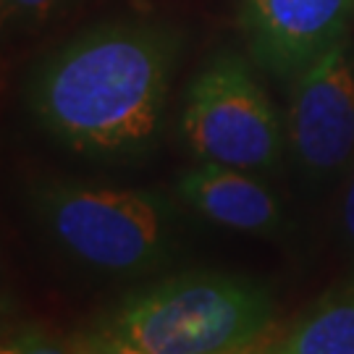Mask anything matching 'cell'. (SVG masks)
<instances>
[{"mask_svg":"<svg viewBox=\"0 0 354 354\" xmlns=\"http://www.w3.org/2000/svg\"><path fill=\"white\" fill-rule=\"evenodd\" d=\"M68 0H0L3 21L13 26H37L58 13Z\"/></svg>","mask_w":354,"mask_h":354,"instance_id":"obj_10","label":"cell"},{"mask_svg":"<svg viewBox=\"0 0 354 354\" xmlns=\"http://www.w3.org/2000/svg\"><path fill=\"white\" fill-rule=\"evenodd\" d=\"M178 194L207 223L250 236H281L286 218L257 174L197 163L178 178Z\"/></svg>","mask_w":354,"mask_h":354,"instance_id":"obj_7","label":"cell"},{"mask_svg":"<svg viewBox=\"0 0 354 354\" xmlns=\"http://www.w3.org/2000/svg\"><path fill=\"white\" fill-rule=\"evenodd\" d=\"M286 152L299 176L323 187L354 163V45L346 37L291 79Z\"/></svg>","mask_w":354,"mask_h":354,"instance_id":"obj_5","label":"cell"},{"mask_svg":"<svg viewBox=\"0 0 354 354\" xmlns=\"http://www.w3.org/2000/svg\"><path fill=\"white\" fill-rule=\"evenodd\" d=\"M339 228L342 236L354 254V163L349 165L346 176H344V192H342V207H339Z\"/></svg>","mask_w":354,"mask_h":354,"instance_id":"obj_12","label":"cell"},{"mask_svg":"<svg viewBox=\"0 0 354 354\" xmlns=\"http://www.w3.org/2000/svg\"><path fill=\"white\" fill-rule=\"evenodd\" d=\"M354 0H239V26L252 61L279 79H294L349 37Z\"/></svg>","mask_w":354,"mask_h":354,"instance_id":"obj_6","label":"cell"},{"mask_svg":"<svg viewBox=\"0 0 354 354\" xmlns=\"http://www.w3.org/2000/svg\"><path fill=\"white\" fill-rule=\"evenodd\" d=\"M184 35L158 19H111L39 61L26 79L37 127L66 150L140 158L163 129Z\"/></svg>","mask_w":354,"mask_h":354,"instance_id":"obj_1","label":"cell"},{"mask_svg":"<svg viewBox=\"0 0 354 354\" xmlns=\"http://www.w3.org/2000/svg\"><path fill=\"white\" fill-rule=\"evenodd\" d=\"M266 283L223 270L168 276L124 297L95 328L145 354H252L273 328Z\"/></svg>","mask_w":354,"mask_h":354,"instance_id":"obj_2","label":"cell"},{"mask_svg":"<svg viewBox=\"0 0 354 354\" xmlns=\"http://www.w3.org/2000/svg\"><path fill=\"white\" fill-rule=\"evenodd\" d=\"M260 354H354V279L320 294Z\"/></svg>","mask_w":354,"mask_h":354,"instance_id":"obj_8","label":"cell"},{"mask_svg":"<svg viewBox=\"0 0 354 354\" xmlns=\"http://www.w3.org/2000/svg\"><path fill=\"white\" fill-rule=\"evenodd\" d=\"M263 349H257L252 354H260ZM74 354H145L140 349H134V346H129V344L118 342L113 336H108V333H102L97 330L95 326L87 330H79L76 333V352Z\"/></svg>","mask_w":354,"mask_h":354,"instance_id":"obj_11","label":"cell"},{"mask_svg":"<svg viewBox=\"0 0 354 354\" xmlns=\"http://www.w3.org/2000/svg\"><path fill=\"white\" fill-rule=\"evenodd\" d=\"M76 333H61L42 323H16L6 328L0 354H74Z\"/></svg>","mask_w":354,"mask_h":354,"instance_id":"obj_9","label":"cell"},{"mask_svg":"<svg viewBox=\"0 0 354 354\" xmlns=\"http://www.w3.org/2000/svg\"><path fill=\"white\" fill-rule=\"evenodd\" d=\"M29 210L76 266L102 276H145L168 263L176 210L152 189L48 178L29 187Z\"/></svg>","mask_w":354,"mask_h":354,"instance_id":"obj_3","label":"cell"},{"mask_svg":"<svg viewBox=\"0 0 354 354\" xmlns=\"http://www.w3.org/2000/svg\"><path fill=\"white\" fill-rule=\"evenodd\" d=\"M181 134L197 163L273 174L286 152V124L250 61L221 50L184 92Z\"/></svg>","mask_w":354,"mask_h":354,"instance_id":"obj_4","label":"cell"}]
</instances>
